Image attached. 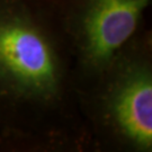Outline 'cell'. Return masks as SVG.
<instances>
[{
    "label": "cell",
    "instance_id": "obj_1",
    "mask_svg": "<svg viewBox=\"0 0 152 152\" xmlns=\"http://www.w3.org/2000/svg\"><path fill=\"white\" fill-rule=\"evenodd\" d=\"M36 1L0 0L1 102L50 106L62 97L64 61Z\"/></svg>",
    "mask_w": 152,
    "mask_h": 152
},
{
    "label": "cell",
    "instance_id": "obj_2",
    "mask_svg": "<svg viewBox=\"0 0 152 152\" xmlns=\"http://www.w3.org/2000/svg\"><path fill=\"white\" fill-rule=\"evenodd\" d=\"M99 79L98 108L104 125L130 150H152V63L150 37L135 35Z\"/></svg>",
    "mask_w": 152,
    "mask_h": 152
},
{
    "label": "cell",
    "instance_id": "obj_3",
    "mask_svg": "<svg viewBox=\"0 0 152 152\" xmlns=\"http://www.w3.org/2000/svg\"><path fill=\"white\" fill-rule=\"evenodd\" d=\"M61 24L82 70L97 77L136 35L151 0H60Z\"/></svg>",
    "mask_w": 152,
    "mask_h": 152
}]
</instances>
